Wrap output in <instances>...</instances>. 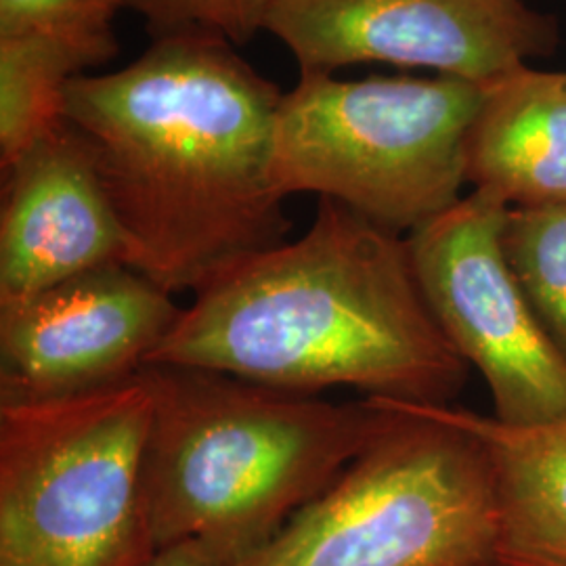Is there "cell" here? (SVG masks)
<instances>
[{
	"mask_svg": "<svg viewBox=\"0 0 566 566\" xmlns=\"http://www.w3.org/2000/svg\"><path fill=\"white\" fill-rule=\"evenodd\" d=\"M282 97L233 44L191 36L154 39L130 65L70 81L65 116L93 149L133 269L170 294L196 292L285 242Z\"/></svg>",
	"mask_w": 566,
	"mask_h": 566,
	"instance_id": "cell-1",
	"label": "cell"
},
{
	"mask_svg": "<svg viewBox=\"0 0 566 566\" xmlns=\"http://www.w3.org/2000/svg\"><path fill=\"white\" fill-rule=\"evenodd\" d=\"M147 365L315 395L449 405L468 367L437 324L407 238L322 198L303 238L227 264L193 292Z\"/></svg>",
	"mask_w": 566,
	"mask_h": 566,
	"instance_id": "cell-2",
	"label": "cell"
},
{
	"mask_svg": "<svg viewBox=\"0 0 566 566\" xmlns=\"http://www.w3.org/2000/svg\"><path fill=\"white\" fill-rule=\"evenodd\" d=\"M143 455L156 549L198 539L231 566L273 539L392 420L378 399L332 403L221 371L147 365Z\"/></svg>",
	"mask_w": 566,
	"mask_h": 566,
	"instance_id": "cell-3",
	"label": "cell"
},
{
	"mask_svg": "<svg viewBox=\"0 0 566 566\" xmlns=\"http://www.w3.org/2000/svg\"><path fill=\"white\" fill-rule=\"evenodd\" d=\"M378 401L390 424L233 566H500L485 446L439 405Z\"/></svg>",
	"mask_w": 566,
	"mask_h": 566,
	"instance_id": "cell-4",
	"label": "cell"
},
{
	"mask_svg": "<svg viewBox=\"0 0 566 566\" xmlns=\"http://www.w3.org/2000/svg\"><path fill=\"white\" fill-rule=\"evenodd\" d=\"M142 371L51 401L0 403V566H142L154 552Z\"/></svg>",
	"mask_w": 566,
	"mask_h": 566,
	"instance_id": "cell-5",
	"label": "cell"
},
{
	"mask_svg": "<svg viewBox=\"0 0 566 566\" xmlns=\"http://www.w3.org/2000/svg\"><path fill=\"white\" fill-rule=\"evenodd\" d=\"M483 86L460 78L301 74L275 122L283 196L317 193L411 233L462 198Z\"/></svg>",
	"mask_w": 566,
	"mask_h": 566,
	"instance_id": "cell-6",
	"label": "cell"
},
{
	"mask_svg": "<svg viewBox=\"0 0 566 566\" xmlns=\"http://www.w3.org/2000/svg\"><path fill=\"white\" fill-rule=\"evenodd\" d=\"M507 206L472 189L407 235L437 324L485 378L495 416L514 426L566 418V357L507 261Z\"/></svg>",
	"mask_w": 566,
	"mask_h": 566,
	"instance_id": "cell-7",
	"label": "cell"
},
{
	"mask_svg": "<svg viewBox=\"0 0 566 566\" xmlns=\"http://www.w3.org/2000/svg\"><path fill=\"white\" fill-rule=\"evenodd\" d=\"M264 32L301 74L378 61L481 86L558 44L556 21L525 0H275Z\"/></svg>",
	"mask_w": 566,
	"mask_h": 566,
	"instance_id": "cell-8",
	"label": "cell"
},
{
	"mask_svg": "<svg viewBox=\"0 0 566 566\" xmlns=\"http://www.w3.org/2000/svg\"><path fill=\"white\" fill-rule=\"evenodd\" d=\"M181 306L130 264H107L0 304V403L51 401L142 371Z\"/></svg>",
	"mask_w": 566,
	"mask_h": 566,
	"instance_id": "cell-9",
	"label": "cell"
},
{
	"mask_svg": "<svg viewBox=\"0 0 566 566\" xmlns=\"http://www.w3.org/2000/svg\"><path fill=\"white\" fill-rule=\"evenodd\" d=\"M130 248L93 149L70 120L2 168L0 304L20 303Z\"/></svg>",
	"mask_w": 566,
	"mask_h": 566,
	"instance_id": "cell-10",
	"label": "cell"
},
{
	"mask_svg": "<svg viewBox=\"0 0 566 566\" xmlns=\"http://www.w3.org/2000/svg\"><path fill=\"white\" fill-rule=\"evenodd\" d=\"M465 181L510 208L566 203V72L523 65L483 86Z\"/></svg>",
	"mask_w": 566,
	"mask_h": 566,
	"instance_id": "cell-11",
	"label": "cell"
},
{
	"mask_svg": "<svg viewBox=\"0 0 566 566\" xmlns=\"http://www.w3.org/2000/svg\"><path fill=\"white\" fill-rule=\"evenodd\" d=\"M439 407L485 446L497 500L500 566H566V418L514 426L453 405Z\"/></svg>",
	"mask_w": 566,
	"mask_h": 566,
	"instance_id": "cell-12",
	"label": "cell"
},
{
	"mask_svg": "<svg viewBox=\"0 0 566 566\" xmlns=\"http://www.w3.org/2000/svg\"><path fill=\"white\" fill-rule=\"evenodd\" d=\"M84 72L55 42L0 39V168L67 120L65 88Z\"/></svg>",
	"mask_w": 566,
	"mask_h": 566,
	"instance_id": "cell-13",
	"label": "cell"
},
{
	"mask_svg": "<svg viewBox=\"0 0 566 566\" xmlns=\"http://www.w3.org/2000/svg\"><path fill=\"white\" fill-rule=\"evenodd\" d=\"M504 245L535 313L566 357V203L510 208Z\"/></svg>",
	"mask_w": 566,
	"mask_h": 566,
	"instance_id": "cell-14",
	"label": "cell"
},
{
	"mask_svg": "<svg viewBox=\"0 0 566 566\" xmlns=\"http://www.w3.org/2000/svg\"><path fill=\"white\" fill-rule=\"evenodd\" d=\"M126 0H0V39H42L72 51L84 70L118 55L114 20Z\"/></svg>",
	"mask_w": 566,
	"mask_h": 566,
	"instance_id": "cell-15",
	"label": "cell"
},
{
	"mask_svg": "<svg viewBox=\"0 0 566 566\" xmlns=\"http://www.w3.org/2000/svg\"><path fill=\"white\" fill-rule=\"evenodd\" d=\"M275 0H126L154 39H214L243 44L264 30Z\"/></svg>",
	"mask_w": 566,
	"mask_h": 566,
	"instance_id": "cell-16",
	"label": "cell"
},
{
	"mask_svg": "<svg viewBox=\"0 0 566 566\" xmlns=\"http://www.w3.org/2000/svg\"><path fill=\"white\" fill-rule=\"evenodd\" d=\"M142 566H231V563L214 547L187 539L156 549Z\"/></svg>",
	"mask_w": 566,
	"mask_h": 566,
	"instance_id": "cell-17",
	"label": "cell"
}]
</instances>
